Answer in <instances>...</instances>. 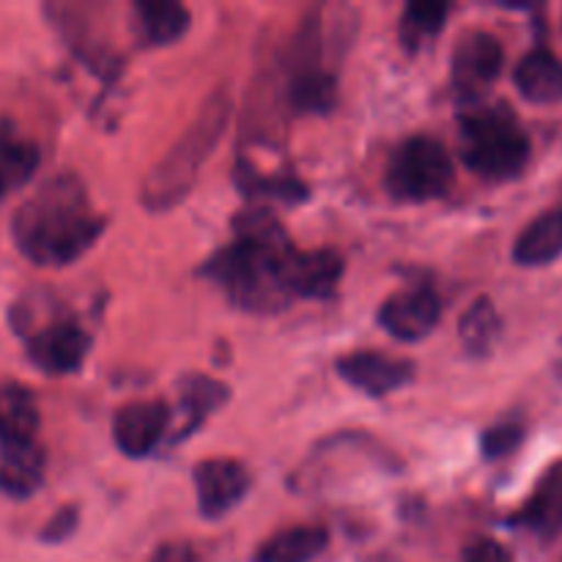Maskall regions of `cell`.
Instances as JSON below:
<instances>
[{
  "mask_svg": "<svg viewBox=\"0 0 562 562\" xmlns=\"http://www.w3.org/2000/svg\"><path fill=\"white\" fill-rule=\"evenodd\" d=\"M228 401V387L206 376H190L181 382V406L190 417V426L201 423L209 412L220 409Z\"/></svg>",
  "mask_w": 562,
  "mask_h": 562,
  "instance_id": "d4e9b609",
  "label": "cell"
},
{
  "mask_svg": "<svg viewBox=\"0 0 562 562\" xmlns=\"http://www.w3.org/2000/svg\"><path fill=\"white\" fill-rule=\"evenodd\" d=\"M38 168V146L16 124L0 119V198L22 190Z\"/></svg>",
  "mask_w": 562,
  "mask_h": 562,
  "instance_id": "5bb4252c",
  "label": "cell"
},
{
  "mask_svg": "<svg viewBox=\"0 0 562 562\" xmlns=\"http://www.w3.org/2000/svg\"><path fill=\"white\" fill-rule=\"evenodd\" d=\"M239 184L247 195L258 198H278V201H302L305 195V187L294 179H280V181H263L256 170L247 168L245 162L239 165Z\"/></svg>",
  "mask_w": 562,
  "mask_h": 562,
  "instance_id": "484cf974",
  "label": "cell"
},
{
  "mask_svg": "<svg viewBox=\"0 0 562 562\" xmlns=\"http://www.w3.org/2000/svg\"><path fill=\"white\" fill-rule=\"evenodd\" d=\"M499 338V316L492 300H477L461 318V340L472 355H488Z\"/></svg>",
  "mask_w": 562,
  "mask_h": 562,
  "instance_id": "cb8c5ba5",
  "label": "cell"
},
{
  "mask_svg": "<svg viewBox=\"0 0 562 562\" xmlns=\"http://www.w3.org/2000/svg\"><path fill=\"white\" fill-rule=\"evenodd\" d=\"M516 88L532 104L562 102V60L549 49H532L516 66Z\"/></svg>",
  "mask_w": 562,
  "mask_h": 562,
  "instance_id": "9a60e30c",
  "label": "cell"
},
{
  "mask_svg": "<svg viewBox=\"0 0 562 562\" xmlns=\"http://www.w3.org/2000/svg\"><path fill=\"white\" fill-rule=\"evenodd\" d=\"M44 481V450L36 442L11 445L0 456V492L9 497H31Z\"/></svg>",
  "mask_w": 562,
  "mask_h": 562,
  "instance_id": "e0dca14e",
  "label": "cell"
},
{
  "mask_svg": "<svg viewBox=\"0 0 562 562\" xmlns=\"http://www.w3.org/2000/svg\"><path fill=\"white\" fill-rule=\"evenodd\" d=\"M75 525H77V514L71 508H66V510H60V514L55 516L47 527H44L42 538L49 543H58V541H64V538L71 536Z\"/></svg>",
  "mask_w": 562,
  "mask_h": 562,
  "instance_id": "f1b7e54d",
  "label": "cell"
},
{
  "mask_svg": "<svg viewBox=\"0 0 562 562\" xmlns=\"http://www.w3.org/2000/svg\"><path fill=\"white\" fill-rule=\"evenodd\" d=\"M283 252L285 250H267L247 241H234L209 261V272L245 311H283L291 300L283 269H280Z\"/></svg>",
  "mask_w": 562,
  "mask_h": 562,
  "instance_id": "277c9868",
  "label": "cell"
},
{
  "mask_svg": "<svg viewBox=\"0 0 562 562\" xmlns=\"http://www.w3.org/2000/svg\"><path fill=\"white\" fill-rule=\"evenodd\" d=\"M338 371L351 387L371 395V398H382V395L393 393V390H401L415 376L412 362L390 355H379V351H355V355L344 357L338 362Z\"/></svg>",
  "mask_w": 562,
  "mask_h": 562,
  "instance_id": "8fae6325",
  "label": "cell"
},
{
  "mask_svg": "<svg viewBox=\"0 0 562 562\" xmlns=\"http://www.w3.org/2000/svg\"><path fill=\"white\" fill-rule=\"evenodd\" d=\"M231 104L225 93H214L198 113L195 124L179 137L168 157L146 176L143 181V203L148 209H170L179 203L181 198L190 192L192 181H195L198 170L206 162L209 154L223 137L225 126H228Z\"/></svg>",
  "mask_w": 562,
  "mask_h": 562,
  "instance_id": "7a4b0ae2",
  "label": "cell"
},
{
  "mask_svg": "<svg viewBox=\"0 0 562 562\" xmlns=\"http://www.w3.org/2000/svg\"><path fill=\"white\" fill-rule=\"evenodd\" d=\"M453 184V159L434 137H412L387 165V190L401 201H431Z\"/></svg>",
  "mask_w": 562,
  "mask_h": 562,
  "instance_id": "5b68a950",
  "label": "cell"
},
{
  "mask_svg": "<svg viewBox=\"0 0 562 562\" xmlns=\"http://www.w3.org/2000/svg\"><path fill=\"white\" fill-rule=\"evenodd\" d=\"M38 431V406L36 398L22 384H3L0 387V442L3 448L11 445H31Z\"/></svg>",
  "mask_w": 562,
  "mask_h": 562,
  "instance_id": "2e32d148",
  "label": "cell"
},
{
  "mask_svg": "<svg viewBox=\"0 0 562 562\" xmlns=\"http://www.w3.org/2000/svg\"><path fill=\"white\" fill-rule=\"evenodd\" d=\"M445 16H448V5L445 3H434V0L409 3L404 16H401V42L406 44V49H417L426 38L437 36L442 31Z\"/></svg>",
  "mask_w": 562,
  "mask_h": 562,
  "instance_id": "603a6c76",
  "label": "cell"
},
{
  "mask_svg": "<svg viewBox=\"0 0 562 562\" xmlns=\"http://www.w3.org/2000/svg\"><path fill=\"white\" fill-rule=\"evenodd\" d=\"M148 562H203L198 558L195 549L184 547V543H168V547L159 549Z\"/></svg>",
  "mask_w": 562,
  "mask_h": 562,
  "instance_id": "f546056e",
  "label": "cell"
},
{
  "mask_svg": "<svg viewBox=\"0 0 562 562\" xmlns=\"http://www.w3.org/2000/svg\"><path fill=\"white\" fill-rule=\"evenodd\" d=\"M291 104L300 113H327L335 104V80L327 71H318L316 66L302 60L291 82Z\"/></svg>",
  "mask_w": 562,
  "mask_h": 562,
  "instance_id": "44dd1931",
  "label": "cell"
},
{
  "mask_svg": "<svg viewBox=\"0 0 562 562\" xmlns=\"http://www.w3.org/2000/svg\"><path fill=\"white\" fill-rule=\"evenodd\" d=\"M562 252V212H547L532 220L514 247V258L521 267H543Z\"/></svg>",
  "mask_w": 562,
  "mask_h": 562,
  "instance_id": "ac0fdd59",
  "label": "cell"
},
{
  "mask_svg": "<svg viewBox=\"0 0 562 562\" xmlns=\"http://www.w3.org/2000/svg\"><path fill=\"white\" fill-rule=\"evenodd\" d=\"M521 439H525V428L519 423H499V426L488 428L483 434V456L486 459H503V456L514 453L519 448Z\"/></svg>",
  "mask_w": 562,
  "mask_h": 562,
  "instance_id": "4316f807",
  "label": "cell"
},
{
  "mask_svg": "<svg viewBox=\"0 0 562 562\" xmlns=\"http://www.w3.org/2000/svg\"><path fill=\"white\" fill-rule=\"evenodd\" d=\"M137 9V25L143 36L151 44H170L184 36L190 27V11L176 0H140Z\"/></svg>",
  "mask_w": 562,
  "mask_h": 562,
  "instance_id": "ffe728a7",
  "label": "cell"
},
{
  "mask_svg": "<svg viewBox=\"0 0 562 562\" xmlns=\"http://www.w3.org/2000/svg\"><path fill=\"white\" fill-rule=\"evenodd\" d=\"M236 241H247V245L267 247V250H289V236H285L283 225L267 209H245L234 217Z\"/></svg>",
  "mask_w": 562,
  "mask_h": 562,
  "instance_id": "7402d4cb",
  "label": "cell"
},
{
  "mask_svg": "<svg viewBox=\"0 0 562 562\" xmlns=\"http://www.w3.org/2000/svg\"><path fill=\"white\" fill-rule=\"evenodd\" d=\"M88 335L82 333L77 324L71 322H58L47 324V327L36 329L27 340V357L36 368H42L44 373H71L82 366L88 355Z\"/></svg>",
  "mask_w": 562,
  "mask_h": 562,
  "instance_id": "9c48e42d",
  "label": "cell"
},
{
  "mask_svg": "<svg viewBox=\"0 0 562 562\" xmlns=\"http://www.w3.org/2000/svg\"><path fill=\"white\" fill-rule=\"evenodd\" d=\"M280 269L291 296H327L344 274V258L335 250L302 252L289 247L280 258Z\"/></svg>",
  "mask_w": 562,
  "mask_h": 562,
  "instance_id": "30bf717a",
  "label": "cell"
},
{
  "mask_svg": "<svg viewBox=\"0 0 562 562\" xmlns=\"http://www.w3.org/2000/svg\"><path fill=\"white\" fill-rule=\"evenodd\" d=\"M168 420L170 412L162 401H135L121 406L113 420L115 445L132 459H143L157 448Z\"/></svg>",
  "mask_w": 562,
  "mask_h": 562,
  "instance_id": "7c38bea8",
  "label": "cell"
},
{
  "mask_svg": "<svg viewBox=\"0 0 562 562\" xmlns=\"http://www.w3.org/2000/svg\"><path fill=\"white\" fill-rule=\"evenodd\" d=\"M516 521L525 525L530 532H536V536L547 538V541H552V538L560 536L562 532V461L543 472L536 492H532V497L527 499L525 510L516 516Z\"/></svg>",
  "mask_w": 562,
  "mask_h": 562,
  "instance_id": "4fadbf2b",
  "label": "cell"
},
{
  "mask_svg": "<svg viewBox=\"0 0 562 562\" xmlns=\"http://www.w3.org/2000/svg\"><path fill=\"white\" fill-rule=\"evenodd\" d=\"M104 220L88 206L75 176H55L14 214V241L38 267H66L99 239Z\"/></svg>",
  "mask_w": 562,
  "mask_h": 562,
  "instance_id": "6da1fadb",
  "label": "cell"
},
{
  "mask_svg": "<svg viewBox=\"0 0 562 562\" xmlns=\"http://www.w3.org/2000/svg\"><path fill=\"white\" fill-rule=\"evenodd\" d=\"M505 64V49L499 38L492 33L472 31L456 44L453 53V86L461 99L472 102L481 99L494 80L499 77Z\"/></svg>",
  "mask_w": 562,
  "mask_h": 562,
  "instance_id": "8992f818",
  "label": "cell"
},
{
  "mask_svg": "<svg viewBox=\"0 0 562 562\" xmlns=\"http://www.w3.org/2000/svg\"><path fill=\"white\" fill-rule=\"evenodd\" d=\"M461 562H514V558L503 543L492 541V538H475L472 543H467Z\"/></svg>",
  "mask_w": 562,
  "mask_h": 562,
  "instance_id": "83f0119b",
  "label": "cell"
},
{
  "mask_svg": "<svg viewBox=\"0 0 562 562\" xmlns=\"http://www.w3.org/2000/svg\"><path fill=\"white\" fill-rule=\"evenodd\" d=\"M442 316L439 296L426 285L404 289L390 296L379 311V322L393 338L398 340H420L431 333Z\"/></svg>",
  "mask_w": 562,
  "mask_h": 562,
  "instance_id": "ba28073f",
  "label": "cell"
},
{
  "mask_svg": "<svg viewBox=\"0 0 562 562\" xmlns=\"http://www.w3.org/2000/svg\"><path fill=\"white\" fill-rule=\"evenodd\" d=\"M459 126L461 159L481 179H516L530 162V137L508 108L470 110Z\"/></svg>",
  "mask_w": 562,
  "mask_h": 562,
  "instance_id": "3957f363",
  "label": "cell"
},
{
  "mask_svg": "<svg viewBox=\"0 0 562 562\" xmlns=\"http://www.w3.org/2000/svg\"><path fill=\"white\" fill-rule=\"evenodd\" d=\"M250 472L231 459H209L195 470L198 508L206 519H220L250 492Z\"/></svg>",
  "mask_w": 562,
  "mask_h": 562,
  "instance_id": "52a82bcc",
  "label": "cell"
},
{
  "mask_svg": "<svg viewBox=\"0 0 562 562\" xmlns=\"http://www.w3.org/2000/svg\"><path fill=\"white\" fill-rule=\"evenodd\" d=\"M327 541L324 527H291L261 543L256 562H311L327 549Z\"/></svg>",
  "mask_w": 562,
  "mask_h": 562,
  "instance_id": "d6986e66",
  "label": "cell"
},
{
  "mask_svg": "<svg viewBox=\"0 0 562 562\" xmlns=\"http://www.w3.org/2000/svg\"><path fill=\"white\" fill-rule=\"evenodd\" d=\"M554 368H558V376L562 379V344H560V351H558V362H554Z\"/></svg>",
  "mask_w": 562,
  "mask_h": 562,
  "instance_id": "4dcf8cb0",
  "label": "cell"
}]
</instances>
